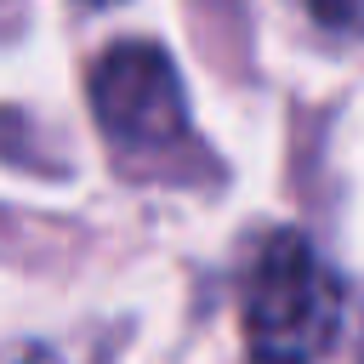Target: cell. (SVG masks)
Segmentation results:
<instances>
[{
    "label": "cell",
    "instance_id": "cell-1",
    "mask_svg": "<svg viewBox=\"0 0 364 364\" xmlns=\"http://www.w3.org/2000/svg\"><path fill=\"white\" fill-rule=\"evenodd\" d=\"M341 324V284L307 233L284 228L245 279V341L256 364H313Z\"/></svg>",
    "mask_w": 364,
    "mask_h": 364
},
{
    "label": "cell",
    "instance_id": "cell-2",
    "mask_svg": "<svg viewBox=\"0 0 364 364\" xmlns=\"http://www.w3.org/2000/svg\"><path fill=\"white\" fill-rule=\"evenodd\" d=\"M91 108H97V125L119 148L125 165H142V171L159 165L165 176H182V165H176L182 154L205 159L193 142V125H188L182 80H176L171 57L148 40H125V46H108L97 57Z\"/></svg>",
    "mask_w": 364,
    "mask_h": 364
},
{
    "label": "cell",
    "instance_id": "cell-3",
    "mask_svg": "<svg viewBox=\"0 0 364 364\" xmlns=\"http://www.w3.org/2000/svg\"><path fill=\"white\" fill-rule=\"evenodd\" d=\"M313 28H324L330 40H358L364 34V0H290Z\"/></svg>",
    "mask_w": 364,
    "mask_h": 364
},
{
    "label": "cell",
    "instance_id": "cell-4",
    "mask_svg": "<svg viewBox=\"0 0 364 364\" xmlns=\"http://www.w3.org/2000/svg\"><path fill=\"white\" fill-rule=\"evenodd\" d=\"M0 364H63V358L40 341H11V347H0Z\"/></svg>",
    "mask_w": 364,
    "mask_h": 364
},
{
    "label": "cell",
    "instance_id": "cell-5",
    "mask_svg": "<svg viewBox=\"0 0 364 364\" xmlns=\"http://www.w3.org/2000/svg\"><path fill=\"white\" fill-rule=\"evenodd\" d=\"M80 6H91V11H102V6H119V0H80Z\"/></svg>",
    "mask_w": 364,
    "mask_h": 364
},
{
    "label": "cell",
    "instance_id": "cell-6",
    "mask_svg": "<svg viewBox=\"0 0 364 364\" xmlns=\"http://www.w3.org/2000/svg\"><path fill=\"white\" fill-rule=\"evenodd\" d=\"M6 6H11V11H17V0H6Z\"/></svg>",
    "mask_w": 364,
    "mask_h": 364
}]
</instances>
